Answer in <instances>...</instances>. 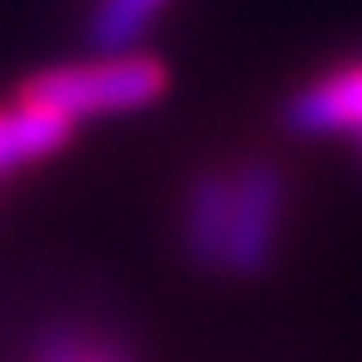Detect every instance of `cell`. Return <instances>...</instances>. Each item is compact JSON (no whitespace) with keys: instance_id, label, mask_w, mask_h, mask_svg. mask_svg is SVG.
<instances>
[{"instance_id":"7a4b0ae2","label":"cell","mask_w":362,"mask_h":362,"mask_svg":"<svg viewBox=\"0 0 362 362\" xmlns=\"http://www.w3.org/2000/svg\"><path fill=\"white\" fill-rule=\"evenodd\" d=\"M286 204V177L276 163H245L231 177V226H226V254L222 267L235 276H258L272 263Z\"/></svg>"},{"instance_id":"3957f363","label":"cell","mask_w":362,"mask_h":362,"mask_svg":"<svg viewBox=\"0 0 362 362\" xmlns=\"http://www.w3.org/2000/svg\"><path fill=\"white\" fill-rule=\"evenodd\" d=\"M281 122L299 136H335V132L362 136V59L294 90L281 109Z\"/></svg>"},{"instance_id":"6da1fadb","label":"cell","mask_w":362,"mask_h":362,"mask_svg":"<svg viewBox=\"0 0 362 362\" xmlns=\"http://www.w3.org/2000/svg\"><path fill=\"white\" fill-rule=\"evenodd\" d=\"M168 90V73L145 54H105L100 64H64L45 68L23 86V100L41 109H59L64 118L86 113H127L145 109Z\"/></svg>"},{"instance_id":"277c9868","label":"cell","mask_w":362,"mask_h":362,"mask_svg":"<svg viewBox=\"0 0 362 362\" xmlns=\"http://www.w3.org/2000/svg\"><path fill=\"white\" fill-rule=\"evenodd\" d=\"M226 226H231V177L204 173L190 181L186 218H181V245L195 267H222Z\"/></svg>"},{"instance_id":"52a82bcc","label":"cell","mask_w":362,"mask_h":362,"mask_svg":"<svg viewBox=\"0 0 362 362\" xmlns=\"http://www.w3.org/2000/svg\"><path fill=\"white\" fill-rule=\"evenodd\" d=\"M358 154H362V136H358Z\"/></svg>"},{"instance_id":"8992f818","label":"cell","mask_w":362,"mask_h":362,"mask_svg":"<svg viewBox=\"0 0 362 362\" xmlns=\"http://www.w3.org/2000/svg\"><path fill=\"white\" fill-rule=\"evenodd\" d=\"M168 0H100L90 14V45L100 54H127Z\"/></svg>"},{"instance_id":"5b68a950","label":"cell","mask_w":362,"mask_h":362,"mask_svg":"<svg viewBox=\"0 0 362 362\" xmlns=\"http://www.w3.org/2000/svg\"><path fill=\"white\" fill-rule=\"evenodd\" d=\"M68 132H73V118H64L59 109L28 105V100L14 113H0V173L54 154L68 141Z\"/></svg>"}]
</instances>
